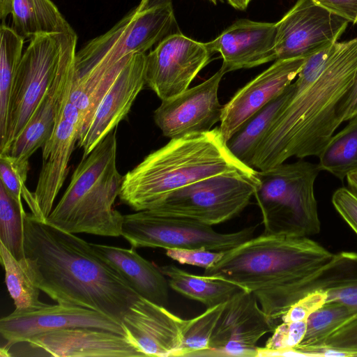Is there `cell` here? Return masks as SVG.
Instances as JSON below:
<instances>
[{
	"mask_svg": "<svg viewBox=\"0 0 357 357\" xmlns=\"http://www.w3.org/2000/svg\"><path fill=\"white\" fill-rule=\"evenodd\" d=\"M76 48L62 61L56 75L23 130L13 141L8 153L20 160L29 158L51 137L62 103L75 75Z\"/></svg>",
	"mask_w": 357,
	"mask_h": 357,
	"instance_id": "22",
	"label": "cell"
},
{
	"mask_svg": "<svg viewBox=\"0 0 357 357\" xmlns=\"http://www.w3.org/2000/svg\"><path fill=\"white\" fill-rule=\"evenodd\" d=\"M225 303L206 308L203 313L190 319L181 345L175 356H202L209 349L212 333Z\"/></svg>",
	"mask_w": 357,
	"mask_h": 357,
	"instance_id": "33",
	"label": "cell"
},
{
	"mask_svg": "<svg viewBox=\"0 0 357 357\" xmlns=\"http://www.w3.org/2000/svg\"><path fill=\"white\" fill-rule=\"evenodd\" d=\"M169 286L183 296L204 304L206 308L224 303L245 289L229 280L210 275H198L174 264L159 266ZM246 290V289H245Z\"/></svg>",
	"mask_w": 357,
	"mask_h": 357,
	"instance_id": "26",
	"label": "cell"
},
{
	"mask_svg": "<svg viewBox=\"0 0 357 357\" xmlns=\"http://www.w3.org/2000/svg\"><path fill=\"white\" fill-rule=\"evenodd\" d=\"M257 170L229 150L219 128L171 139L123 178L120 200L135 211L152 208L172 192L218 174Z\"/></svg>",
	"mask_w": 357,
	"mask_h": 357,
	"instance_id": "4",
	"label": "cell"
},
{
	"mask_svg": "<svg viewBox=\"0 0 357 357\" xmlns=\"http://www.w3.org/2000/svg\"><path fill=\"white\" fill-rule=\"evenodd\" d=\"M227 1L234 8L243 10L247 8L251 0H227Z\"/></svg>",
	"mask_w": 357,
	"mask_h": 357,
	"instance_id": "44",
	"label": "cell"
},
{
	"mask_svg": "<svg viewBox=\"0 0 357 357\" xmlns=\"http://www.w3.org/2000/svg\"><path fill=\"white\" fill-rule=\"evenodd\" d=\"M189 323L141 296L121 319L127 337L145 356L174 357Z\"/></svg>",
	"mask_w": 357,
	"mask_h": 357,
	"instance_id": "18",
	"label": "cell"
},
{
	"mask_svg": "<svg viewBox=\"0 0 357 357\" xmlns=\"http://www.w3.org/2000/svg\"><path fill=\"white\" fill-rule=\"evenodd\" d=\"M357 315V310L342 303L326 302L307 319L305 337L294 349L303 356L319 349L338 328Z\"/></svg>",
	"mask_w": 357,
	"mask_h": 357,
	"instance_id": "30",
	"label": "cell"
},
{
	"mask_svg": "<svg viewBox=\"0 0 357 357\" xmlns=\"http://www.w3.org/2000/svg\"><path fill=\"white\" fill-rule=\"evenodd\" d=\"M209 1H211L212 3L216 4L218 0H209Z\"/></svg>",
	"mask_w": 357,
	"mask_h": 357,
	"instance_id": "45",
	"label": "cell"
},
{
	"mask_svg": "<svg viewBox=\"0 0 357 357\" xmlns=\"http://www.w3.org/2000/svg\"><path fill=\"white\" fill-rule=\"evenodd\" d=\"M334 134L318 156L321 171L343 181L347 175L357 172V116L347 121Z\"/></svg>",
	"mask_w": 357,
	"mask_h": 357,
	"instance_id": "29",
	"label": "cell"
},
{
	"mask_svg": "<svg viewBox=\"0 0 357 357\" xmlns=\"http://www.w3.org/2000/svg\"><path fill=\"white\" fill-rule=\"evenodd\" d=\"M24 39L6 23L0 26V146L7 135L10 104Z\"/></svg>",
	"mask_w": 357,
	"mask_h": 357,
	"instance_id": "27",
	"label": "cell"
},
{
	"mask_svg": "<svg viewBox=\"0 0 357 357\" xmlns=\"http://www.w3.org/2000/svg\"><path fill=\"white\" fill-rule=\"evenodd\" d=\"M98 328L126 335L119 322L99 312L77 305L59 303L26 310H15L0 320V333L6 347L26 342L48 331L68 328Z\"/></svg>",
	"mask_w": 357,
	"mask_h": 357,
	"instance_id": "16",
	"label": "cell"
},
{
	"mask_svg": "<svg viewBox=\"0 0 357 357\" xmlns=\"http://www.w3.org/2000/svg\"><path fill=\"white\" fill-rule=\"evenodd\" d=\"M321 348L342 351L347 356H357V315L332 333L319 349Z\"/></svg>",
	"mask_w": 357,
	"mask_h": 357,
	"instance_id": "38",
	"label": "cell"
},
{
	"mask_svg": "<svg viewBox=\"0 0 357 357\" xmlns=\"http://www.w3.org/2000/svg\"><path fill=\"white\" fill-rule=\"evenodd\" d=\"M37 356L56 357H142L126 335L90 327L68 328L35 335L26 342Z\"/></svg>",
	"mask_w": 357,
	"mask_h": 357,
	"instance_id": "20",
	"label": "cell"
},
{
	"mask_svg": "<svg viewBox=\"0 0 357 357\" xmlns=\"http://www.w3.org/2000/svg\"><path fill=\"white\" fill-rule=\"evenodd\" d=\"M275 40V23L241 19L207 45L221 54L222 67L228 73L277 60Z\"/></svg>",
	"mask_w": 357,
	"mask_h": 357,
	"instance_id": "21",
	"label": "cell"
},
{
	"mask_svg": "<svg viewBox=\"0 0 357 357\" xmlns=\"http://www.w3.org/2000/svg\"><path fill=\"white\" fill-rule=\"evenodd\" d=\"M349 22L313 0H298L277 22V59L306 58L337 41Z\"/></svg>",
	"mask_w": 357,
	"mask_h": 357,
	"instance_id": "12",
	"label": "cell"
},
{
	"mask_svg": "<svg viewBox=\"0 0 357 357\" xmlns=\"http://www.w3.org/2000/svg\"><path fill=\"white\" fill-rule=\"evenodd\" d=\"M0 259L5 271V283L15 309L31 310L44 305L39 299L40 289L31 280L24 258L16 259L0 242Z\"/></svg>",
	"mask_w": 357,
	"mask_h": 357,
	"instance_id": "31",
	"label": "cell"
},
{
	"mask_svg": "<svg viewBox=\"0 0 357 357\" xmlns=\"http://www.w3.org/2000/svg\"><path fill=\"white\" fill-rule=\"evenodd\" d=\"M333 255L310 237L262 233L225 252L204 273L232 282L253 294L275 328L298 301L300 283Z\"/></svg>",
	"mask_w": 357,
	"mask_h": 357,
	"instance_id": "3",
	"label": "cell"
},
{
	"mask_svg": "<svg viewBox=\"0 0 357 357\" xmlns=\"http://www.w3.org/2000/svg\"><path fill=\"white\" fill-rule=\"evenodd\" d=\"M11 15L13 29L24 38L74 31L51 0H0L1 23Z\"/></svg>",
	"mask_w": 357,
	"mask_h": 357,
	"instance_id": "25",
	"label": "cell"
},
{
	"mask_svg": "<svg viewBox=\"0 0 357 357\" xmlns=\"http://www.w3.org/2000/svg\"><path fill=\"white\" fill-rule=\"evenodd\" d=\"M213 54L207 43L171 33L146 54V84L161 100L176 96L189 88Z\"/></svg>",
	"mask_w": 357,
	"mask_h": 357,
	"instance_id": "11",
	"label": "cell"
},
{
	"mask_svg": "<svg viewBox=\"0 0 357 357\" xmlns=\"http://www.w3.org/2000/svg\"><path fill=\"white\" fill-rule=\"evenodd\" d=\"M346 180L347 188L357 195V172L349 174Z\"/></svg>",
	"mask_w": 357,
	"mask_h": 357,
	"instance_id": "43",
	"label": "cell"
},
{
	"mask_svg": "<svg viewBox=\"0 0 357 357\" xmlns=\"http://www.w3.org/2000/svg\"><path fill=\"white\" fill-rule=\"evenodd\" d=\"M176 18L172 3L132 10L106 33L76 52L75 73L81 75L111 66L127 55L144 53L172 33Z\"/></svg>",
	"mask_w": 357,
	"mask_h": 357,
	"instance_id": "9",
	"label": "cell"
},
{
	"mask_svg": "<svg viewBox=\"0 0 357 357\" xmlns=\"http://www.w3.org/2000/svg\"><path fill=\"white\" fill-rule=\"evenodd\" d=\"M356 73L357 37L306 57L257 146L252 167L265 170L292 157H318L343 123L342 105Z\"/></svg>",
	"mask_w": 357,
	"mask_h": 357,
	"instance_id": "1",
	"label": "cell"
},
{
	"mask_svg": "<svg viewBox=\"0 0 357 357\" xmlns=\"http://www.w3.org/2000/svg\"><path fill=\"white\" fill-rule=\"evenodd\" d=\"M26 213L0 185V242L17 259L24 258V223Z\"/></svg>",
	"mask_w": 357,
	"mask_h": 357,
	"instance_id": "32",
	"label": "cell"
},
{
	"mask_svg": "<svg viewBox=\"0 0 357 357\" xmlns=\"http://www.w3.org/2000/svg\"><path fill=\"white\" fill-rule=\"evenodd\" d=\"M327 293L321 289L308 292L292 304L282 316V322L307 321L308 317L326 302Z\"/></svg>",
	"mask_w": 357,
	"mask_h": 357,
	"instance_id": "37",
	"label": "cell"
},
{
	"mask_svg": "<svg viewBox=\"0 0 357 357\" xmlns=\"http://www.w3.org/2000/svg\"><path fill=\"white\" fill-rule=\"evenodd\" d=\"M144 53L129 55L125 65L103 96L88 126L77 142L86 158L129 113L136 98L146 84Z\"/></svg>",
	"mask_w": 357,
	"mask_h": 357,
	"instance_id": "17",
	"label": "cell"
},
{
	"mask_svg": "<svg viewBox=\"0 0 357 357\" xmlns=\"http://www.w3.org/2000/svg\"><path fill=\"white\" fill-rule=\"evenodd\" d=\"M225 70L221 67L204 82L162 100L153 119L162 135L170 139L206 132L220 121L224 105L218 91Z\"/></svg>",
	"mask_w": 357,
	"mask_h": 357,
	"instance_id": "14",
	"label": "cell"
},
{
	"mask_svg": "<svg viewBox=\"0 0 357 357\" xmlns=\"http://www.w3.org/2000/svg\"><path fill=\"white\" fill-rule=\"evenodd\" d=\"M289 92L290 85L246 121L226 142L230 152L240 162L252 167L257 146Z\"/></svg>",
	"mask_w": 357,
	"mask_h": 357,
	"instance_id": "28",
	"label": "cell"
},
{
	"mask_svg": "<svg viewBox=\"0 0 357 357\" xmlns=\"http://www.w3.org/2000/svg\"><path fill=\"white\" fill-rule=\"evenodd\" d=\"M75 31L37 35L30 38L20 61L10 104L8 126L0 154L8 153L52 84L60 65L77 48Z\"/></svg>",
	"mask_w": 357,
	"mask_h": 357,
	"instance_id": "7",
	"label": "cell"
},
{
	"mask_svg": "<svg viewBox=\"0 0 357 357\" xmlns=\"http://www.w3.org/2000/svg\"><path fill=\"white\" fill-rule=\"evenodd\" d=\"M116 151L114 129L82 159L45 222L72 234L121 236L123 215L114 208L123 178Z\"/></svg>",
	"mask_w": 357,
	"mask_h": 357,
	"instance_id": "5",
	"label": "cell"
},
{
	"mask_svg": "<svg viewBox=\"0 0 357 357\" xmlns=\"http://www.w3.org/2000/svg\"><path fill=\"white\" fill-rule=\"evenodd\" d=\"M258 225L232 233H220L212 226L151 209L123 215L121 236L134 248H200L227 252L254 237Z\"/></svg>",
	"mask_w": 357,
	"mask_h": 357,
	"instance_id": "10",
	"label": "cell"
},
{
	"mask_svg": "<svg viewBox=\"0 0 357 357\" xmlns=\"http://www.w3.org/2000/svg\"><path fill=\"white\" fill-rule=\"evenodd\" d=\"M315 289L327 293L326 302L340 303L357 310V252L334 254L325 266L305 278L301 296Z\"/></svg>",
	"mask_w": 357,
	"mask_h": 357,
	"instance_id": "24",
	"label": "cell"
},
{
	"mask_svg": "<svg viewBox=\"0 0 357 357\" xmlns=\"http://www.w3.org/2000/svg\"><path fill=\"white\" fill-rule=\"evenodd\" d=\"M356 116H357V73L354 82L342 105V122H347Z\"/></svg>",
	"mask_w": 357,
	"mask_h": 357,
	"instance_id": "41",
	"label": "cell"
},
{
	"mask_svg": "<svg viewBox=\"0 0 357 357\" xmlns=\"http://www.w3.org/2000/svg\"><path fill=\"white\" fill-rule=\"evenodd\" d=\"M275 327L255 296L243 289L225 304L202 356L257 357V344Z\"/></svg>",
	"mask_w": 357,
	"mask_h": 357,
	"instance_id": "13",
	"label": "cell"
},
{
	"mask_svg": "<svg viewBox=\"0 0 357 357\" xmlns=\"http://www.w3.org/2000/svg\"><path fill=\"white\" fill-rule=\"evenodd\" d=\"M328 11L357 25V0H313Z\"/></svg>",
	"mask_w": 357,
	"mask_h": 357,
	"instance_id": "40",
	"label": "cell"
},
{
	"mask_svg": "<svg viewBox=\"0 0 357 357\" xmlns=\"http://www.w3.org/2000/svg\"><path fill=\"white\" fill-rule=\"evenodd\" d=\"M172 3V0H141L136 8L143 10L156 6Z\"/></svg>",
	"mask_w": 357,
	"mask_h": 357,
	"instance_id": "42",
	"label": "cell"
},
{
	"mask_svg": "<svg viewBox=\"0 0 357 357\" xmlns=\"http://www.w3.org/2000/svg\"><path fill=\"white\" fill-rule=\"evenodd\" d=\"M257 185V170L224 173L178 189L150 209L213 226L238 215L249 204Z\"/></svg>",
	"mask_w": 357,
	"mask_h": 357,
	"instance_id": "8",
	"label": "cell"
},
{
	"mask_svg": "<svg viewBox=\"0 0 357 357\" xmlns=\"http://www.w3.org/2000/svg\"><path fill=\"white\" fill-rule=\"evenodd\" d=\"M24 250L31 280L56 303L86 307L121 324L139 296L89 243L31 213L24 218Z\"/></svg>",
	"mask_w": 357,
	"mask_h": 357,
	"instance_id": "2",
	"label": "cell"
},
{
	"mask_svg": "<svg viewBox=\"0 0 357 357\" xmlns=\"http://www.w3.org/2000/svg\"><path fill=\"white\" fill-rule=\"evenodd\" d=\"M70 91L62 103L53 132L42 149V167L33 192L38 218L45 222L68 172V162L82 125Z\"/></svg>",
	"mask_w": 357,
	"mask_h": 357,
	"instance_id": "15",
	"label": "cell"
},
{
	"mask_svg": "<svg viewBox=\"0 0 357 357\" xmlns=\"http://www.w3.org/2000/svg\"><path fill=\"white\" fill-rule=\"evenodd\" d=\"M166 255L181 264H188L208 269L215 265L223 257L224 252L200 248H169Z\"/></svg>",
	"mask_w": 357,
	"mask_h": 357,
	"instance_id": "36",
	"label": "cell"
},
{
	"mask_svg": "<svg viewBox=\"0 0 357 357\" xmlns=\"http://www.w3.org/2000/svg\"><path fill=\"white\" fill-rule=\"evenodd\" d=\"M306 329L307 321L282 322L274 328L264 347L273 351L294 349L303 340Z\"/></svg>",
	"mask_w": 357,
	"mask_h": 357,
	"instance_id": "35",
	"label": "cell"
},
{
	"mask_svg": "<svg viewBox=\"0 0 357 357\" xmlns=\"http://www.w3.org/2000/svg\"><path fill=\"white\" fill-rule=\"evenodd\" d=\"M321 171L318 163L303 159L257 170L254 196L264 234L310 237L320 232L314 183Z\"/></svg>",
	"mask_w": 357,
	"mask_h": 357,
	"instance_id": "6",
	"label": "cell"
},
{
	"mask_svg": "<svg viewBox=\"0 0 357 357\" xmlns=\"http://www.w3.org/2000/svg\"><path fill=\"white\" fill-rule=\"evenodd\" d=\"M89 243L94 252L116 270L139 296L165 307L168 304L167 278L135 248Z\"/></svg>",
	"mask_w": 357,
	"mask_h": 357,
	"instance_id": "23",
	"label": "cell"
},
{
	"mask_svg": "<svg viewBox=\"0 0 357 357\" xmlns=\"http://www.w3.org/2000/svg\"><path fill=\"white\" fill-rule=\"evenodd\" d=\"M29 171V160H20L9 153L0 154V185L19 204H22L23 199L38 220L33 194L25 185Z\"/></svg>",
	"mask_w": 357,
	"mask_h": 357,
	"instance_id": "34",
	"label": "cell"
},
{
	"mask_svg": "<svg viewBox=\"0 0 357 357\" xmlns=\"http://www.w3.org/2000/svg\"><path fill=\"white\" fill-rule=\"evenodd\" d=\"M305 58L277 59L239 89L222 109L219 127L227 142L252 116L282 94L299 73Z\"/></svg>",
	"mask_w": 357,
	"mask_h": 357,
	"instance_id": "19",
	"label": "cell"
},
{
	"mask_svg": "<svg viewBox=\"0 0 357 357\" xmlns=\"http://www.w3.org/2000/svg\"><path fill=\"white\" fill-rule=\"evenodd\" d=\"M332 204L342 218L357 235V195L347 187L337 189Z\"/></svg>",
	"mask_w": 357,
	"mask_h": 357,
	"instance_id": "39",
	"label": "cell"
}]
</instances>
